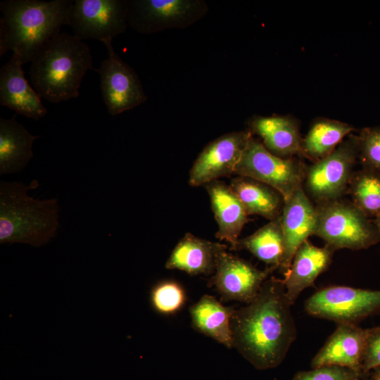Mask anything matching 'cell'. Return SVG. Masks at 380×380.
Instances as JSON below:
<instances>
[{
  "mask_svg": "<svg viewBox=\"0 0 380 380\" xmlns=\"http://www.w3.org/2000/svg\"><path fill=\"white\" fill-rule=\"evenodd\" d=\"M373 222L378 229V232L380 234V215L373 220Z\"/></svg>",
  "mask_w": 380,
  "mask_h": 380,
  "instance_id": "obj_32",
  "label": "cell"
},
{
  "mask_svg": "<svg viewBox=\"0 0 380 380\" xmlns=\"http://www.w3.org/2000/svg\"><path fill=\"white\" fill-rule=\"evenodd\" d=\"M39 186L0 182V243H22L39 247L56 236L59 227L57 198L39 200L27 194Z\"/></svg>",
  "mask_w": 380,
  "mask_h": 380,
  "instance_id": "obj_4",
  "label": "cell"
},
{
  "mask_svg": "<svg viewBox=\"0 0 380 380\" xmlns=\"http://www.w3.org/2000/svg\"><path fill=\"white\" fill-rule=\"evenodd\" d=\"M380 367V327L369 329L362 363L364 375Z\"/></svg>",
  "mask_w": 380,
  "mask_h": 380,
  "instance_id": "obj_30",
  "label": "cell"
},
{
  "mask_svg": "<svg viewBox=\"0 0 380 380\" xmlns=\"http://www.w3.org/2000/svg\"><path fill=\"white\" fill-rule=\"evenodd\" d=\"M205 186L218 227L215 237L228 242L234 251L248 215L229 185L215 180Z\"/></svg>",
  "mask_w": 380,
  "mask_h": 380,
  "instance_id": "obj_19",
  "label": "cell"
},
{
  "mask_svg": "<svg viewBox=\"0 0 380 380\" xmlns=\"http://www.w3.org/2000/svg\"><path fill=\"white\" fill-rule=\"evenodd\" d=\"M357 141L362 168L380 172V127L363 128Z\"/></svg>",
  "mask_w": 380,
  "mask_h": 380,
  "instance_id": "obj_28",
  "label": "cell"
},
{
  "mask_svg": "<svg viewBox=\"0 0 380 380\" xmlns=\"http://www.w3.org/2000/svg\"><path fill=\"white\" fill-rule=\"evenodd\" d=\"M380 309V290L347 286L322 288L310 296L305 310L315 317L337 324H355Z\"/></svg>",
  "mask_w": 380,
  "mask_h": 380,
  "instance_id": "obj_8",
  "label": "cell"
},
{
  "mask_svg": "<svg viewBox=\"0 0 380 380\" xmlns=\"http://www.w3.org/2000/svg\"><path fill=\"white\" fill-rule=\"evenodd\" d=\"M370 372L373 380H380V367L373 369Z\"/></svg>",
  "mask_w": 380,
  "mask_h": 380,
  "instance_id": "obj_31",
  "label": "cell"
},
{
  "mask_svg": "<svg viewBox=\"0 0 380 380\" xmlns=\"http://www.w3.org/2000/svg\"><path fill=\"white\" fill-rule=\"evenodd\" d=\"M15 116L0 118V175L21 171L33 157L32 144L40 137L30 134Z\"/></svg>",
  "mask_w": 380,
  "mask_h": 380,
  "instance_id": "obj_22",
  "label": "cell"
},
{
  "mask_svg": "<svg viewBox=\"0 0 380 380\" xmlns=\"http://www.w3.org/2000/svg\"><path fill=\"white\" fill-rule=\"evenodd\" d=\"M334 251L327 246H316L308 240L298 248L289 270L282 279L291 305L301 292L312 286L317 278L327 270Z\"/></svg>",
  "mask_w": 380,
  "mask_h": 380,
  "instance_id": "obj_18",
  "label": "cell"
},
{
  "mask_svg": "<svg viewBox=\"0 0 380 380\" xmlns=\"http://www.w3.org/2000/svg\"><path fill=\"white\" fill-rule=\"evenodd\" d=\"M347 193L367 217L380 215V172L363 168L354 172Z\"/></svg>",
  "mask_w": 380,
  "mask_h": 380,
  "instance_id": "obj_26",
  "label": "cell"
},
{
  "mask_svg": "<svg viewBox=\"0 0 380 380\" xmlns=\"http://www.w3.org/2000/svg\"><path fill=\"white\" fill-rule=\"evenodd\" d=\"M229 186L248 215H260L270 221L281 215L284 198L269 185L252 178L237 176L231 180Z\"/></svg>",
  "mask_w": 380,
  "mask_h": 380,
  "instance_id": "obj_23",
  "label": "cell"
},
{
  "mask_svg": "<svg viewBox=\"0 0 380 380\" xmlns=\"http://www.w3.org/2000/svg\"><path fill=\"white\" fill-rule=\"evenodd\" d=\"M103 44L108 58L95 70L100 75L101 94L108 111L115 116L144 103L147 96L134 70L114 51L112 41Z\"/></svg>",
  "mask_w": 380,
  "mask_h": 380,
  "instance_id": "obj_11",
  "label": "cell"
},
{
  "mask_svg": "<svg viewBox=\"0 0 380 380\" xmlns=\"http://www.w3.org/2000/svg\"><path fill=\"white\" fill-rule=\"evenodd\" d=\"M89 69L94 68L89 46L74 34L61 32L32 59L30 79L41 98L59 103L78 97Z\"/></svg>",
  "mask_w": 380,
  "mask_h": 380,
  "instance_id": "obj_3",
  "label": "cell"
},
{
  "mask_svg": "<svg viewBox=\"0 0 380 380\" xmlns=\"http://www.w3.org/2000/svg\"><path fill=\"white\" fill-rule=\"evenodd\" d=\"M128 1L75 0L68 25L81 40L112 41L127 28Z\"/></svg>",
  "mask_w": 380,
  "mask_h": 380,
  "instance_id": "obj_9",
  "label": "cell"
},
{
  "mask_svg": "<svg viewBox=\"0 0 380 380\" xmlns=\"http://www.w3.org/2000/svg\"><path fill=\"white\" fill-rule=\"evenodd\" d=\"M363 376L361 373L348 367L331 365L298 372L292 380H350Z\"/></svg>",
  "mask_w": 380,
  "mask_h": 380,
  "instance_id": "obj_29",
  "label": "cell"
},
{
  "mask_svg": "<svg viewBox=\"0 0 380 380\" xmlns=\"http://www.w3.org/2000/svg\"><path fill=\"white\" fill-rule=\"evenodd\" d=\"M315 206V235L334 251L365 249L380 241V234L373 220L352 202L338 199Z\"/></svg>",
  "mask_w": 380,
  "mask_h": 380,
  "instance_id": "obj_5",
  "label": "cell"
},
{
  "mask_svg": "<svg viewBox=\"0 0 380 380\" xmlns=\"http://www.w3.org/2000/svg\"><path fill=\"white\" fill-rule=\"evenodd\" d=\"M250 130L233 132L208 143L198 154L189 171V184L205 186L234 171L252 137Z\"/></svg>",
  "mask_w": 380,
  "mask_h": 380,
  "instance_id": "obj_12",
  "label": "cell"
},
{
  "mask_svg": "<svg viewBox=\"0 0 380 380\" xmlns=\"http://www.w3.org/2000/svg\"><path fill=\"white\" fill-rule=\"evenodd\" d=\"M185 301L186 293L183 287L175 281H159L152 286L149 292L150 305L159 315H170L177 312Z\"/></svg>",
  "mask_w": 380,
  "mask_h": 380,
  "instance_id": "obj_27",
  "label": "cell"
},
{
  "mask_svg": "<svg viewBox=\"0 0 380 380\" xmlns=\"http://www.w3.org/2000/svg\"><path fill=\"white\" fill-rule=\"evenodd\" d=\"M291 306L283 280L272 277L251 303L234 310L233 347L256 369L279 366L296 338Z\"/></svg>",
  "mask_w": 380,
  "mask_h": 380,
  "instance_id": "obj_1",
  "label": "cell"
},
{
  "mask_svg": "<svg viewBox=\"0 0 380 380\" xmlns=\"http://www.w3.org/2000/svg\"><path fill=\"white\" fill-rule=\"evenodd\" d=\"M358 157L357 136L350 135L329 156L306 167L303 189L316 205L347 193Z\"/></svg>",
  "mask_w": 380,
  "mask_h": 380,
  "instance_id": "obj_7",
  "label": "cell"
},
{
  "mask_svg": "<svg viewBox=\"0 0 380 380\" xmlns=\"http://www.w3.org/2000/svg\"><path fill=\"white\" fill-rule=\"evenodd\" d=\"M273 270L272 267L259 270L225 251L220 255L208 285L216 289L221 301L236 300L249 304L256 298L262 284Z\"/></svg>",
  "mask_w": 380,
  "mask_h": 380,
  "instance_id": "obj_13",
  "label": "cell"
},
{
  "mask_svg": "<svg viewBox=\"0 0 380 380\" xmlns=\"http://www.w3.org/2000/svg\"><path fill=\"white\" fill-rule=\"evenodd\" d=\"M250 132L260 137L272 154L290 158L301 156L302 140L296 120L290 116L255 117L250 122Z\"/></svg>",
  "mask_w": 380,
  "mask_h": 380,
  "instance_id": "obj_20",
  "label": "cell"
},
{
  "mask_svg": "<svg viewBox=\"0 0 380 380\" xmlns=\"http://www.w3.org/2000/svg\"><path fill=\"white\" fill-rule=\"evenodd\" d=\"M72 0H7L0 3V56L8 51L23 63L34 56L68 25Z\"/></svg>",
  "mask_w": 380,
  "mask_h": 380,
  "instance_id": "obj_2",
  "label": "cell"
},
{
  "mask_svg": "<svg viewBox=\"0 0 380 380\" xmlns=\"http://www.w3.org/2000/svg\"><path fill=\"white\" fill-rule=\"evenodd\" d=\"M246 250L274 270L279 267L284 249L280 216L248 236L239 239L234 251Z\"/></svg>",
  "mask_w": 380,
  "mask_h": 380,
  "instance_id": "obj_25",
  "label": "cell"
},
{
  "mask_svg": "<svg viewBox=\"0 0 380 380\" xmlns=\"http://www.w3.org/2000/svg\"><path fill=\"white\" fill-rule=\"evenodd\" d=\"M204 2L194 0L128 1L127 23L140 33L184 27L206 11Z\"/></svg>",
  "mask_w": 380,
  "mask_h": 380,
  "instance_id": "obj_10",
  "label": "cell"
},
{
  "mask_svg": "<svg viewBox=\"0 0 380 380\" xmlns=\"http://www.w3.org/2000/svg\"><path fill=\"white\" fill-rule=\"evenodd\" d=\"M337 327L312 358V368L336 365L348 367L362 375V363L368 329L355 324H337Z\"/></svg>",
  "mask_w": 380,
  "mask_h": 380,
  "instance_id": "obj_15",
  "label": "cell"
},
{
  "mask_svg": "<svg viewBox=\"0 0 380 380\" xmlns=\"http://www.w3.org/2000/svg\"><path fill=\"white\" fill-rule=\"evenodd\" d=\"M306 166L296 158H282L270 153L260 139L251 137L234 175L269 185L289 200L303 188Z\"/></svg>",
  "mask_w": 380,
  "mask_h": 380,
  "instance_id": "obj_6",
  "label": "cell"
},
{
  "mask_svg": "<svg viewBox=\"0 0 380 380\" xmlns=\"http://www.w3.org/2000/svg\"><path fill=\"white\" fill-rule=\"evenodd\" d=\"M284 249L279 269L284 276L289 272L298 248L315 235L317 226L316 206L305 192L298 189L286 201L280 215Z\"/></svg>",
  "mask_w": 380,
  "mask_h": 380,
  "instance_id": "obj_14",
  "label": "cell"
},
{
  "mask_svg": "<svg viewBox=\"0 0 380 380\" xmlns=\"http://www.w3.org/2000/svg\"><path fill=\"white\" fill-rule=\"evenodd\" d=\"M234 310L233 307L224 306L214 296L204 295L189 308L192 327L231 348L233 347L231 319Z\"/></svg>",
  "mask_w": 380,
  "mask_h": 380,
  "instance_id": "obj_21",
  "label": "cell"
},
{
  "mask_svg": "<svg viewBox=\"0 0 380 380\" xmlns=\"http://www.w3.org/2000/svg\"><path fill=\"white\" fill-rule=\"evenodd\" d=\"M23 65L18 54L13 53L10 60L0 69V103L23 116L38 120L47 110L41 97L24 76Z\"/></svg>",
  "mask_w": 380,
  "mask_h": 380,
  "instance_id": "obj_16",
  "label": "cell"
},
{
  "mask_svg": "<svg viewBox=\"0 0 380 380\" xmlns=\"http://www.w3.org/2000/svg\"><path fill=\"white\" fill-rule=\"evenodd\" d=\"M350 380H373V379L372 378L369 379H363L362 377H357V378L351 379Z\"/></svg>",
  "mask_w": 380,
  "mask_h": 380,
  "instance_id": "obj_33",
  "label": "cell"
},
{
  "mask_svg": "<svg viewBox=\"0 0 380 380\" xmlns=\"http://www.w3.org/2000/svg\"><path fill=\"white\" fill-rule=\"evenodd\" d=\"M227 249L225 244L186 233L175 246L165 267L193 276L213 274L220 255Z\"/></svg>",
  "mask_w": 380,
  "mask_h": 380,
  "instance_id": "obj_17",
  "label": "cell"
},
{
  "mask_svg": "<svg viewBox=\"0 0 380 380\" xmlns=\"http://www.w3.org/2000/svg\"><path fill=\"white\" fill-rule=\"evenodd\" d=\"M355 128L338 120L319 118L302 140L301 156L317 162L331 153Z\"/></svg>",
  "mask_w": 380,
  "mask_h": 380,
  "instance_id": "obj_24",
  "label": "cell"
}]
</instances>
